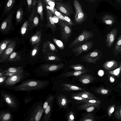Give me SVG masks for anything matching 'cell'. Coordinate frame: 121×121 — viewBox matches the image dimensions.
<instances>
[{"mask_svg":"<svg viewBox=\"0 0 121 121\" xmlns=\"http://www.w3.org/2000/svg\"><path fill=\"white\" fill-rule=\"evenodd\" d=\"M49 83L48 80L30 79L24 81L17 85L10 86L12 88L9 89L17 91H39L45 88Z\"/></svg>","mask_w":121,"mask_h":121,"instance_id":"6da1fadb","label":"cell"},{"mask_svg":"<svg viewBox=\"0 0 121 121\" xmlns=\"http://www.w3.org/2000/svg\"><path fill=\"white\" fill-rule=\"evenodd\" d=\"M43 103L42 101H40L34 104L28 112L25 120L26 121H40L44 112L43 108Z\"/></svg>","mask_w":121,"mask_h":121,"instance_id":"7a4b0ae2","label":"cell"},{"mask_svg":"<svg viewBox=\"0 0 121 121\" xmlns=\"http://www.w3.org/2000/svg\"><path fill=\"white\" fill-rule=\"evenodd\" d=\"M0 93L2 98L9 108L13 112H16L19 106V102L13 94L4 90Z\"/></svg>","mask_w":121,"mask_h":121,"instance_id":"3957f363","label":"cell"},{"mask_svg":"<svg viewBox=\"0 0 121 121\" xmlns=\"http://www.w3.org/2000/svg\"><path fill=\"white\" fill-rule=\"evenodd\" d=\"M94 35V34L92 32L84 30L70 43L69 48H72L75 47L89 40Z\"/></svg>","mask_w":121,"mask_h":121,"instance_id":"277c9868","label":"cell"},{"mask_svg":"<svg viewBox=\"0 0 121 121\" xmlns=\"http://www.w3.org/2000/svg\"><path fill=\"white\" fill-rule=\"evenodd\" d=\"M73 4L75 10L74 20L77 23L80 24L85 20V16L78 0H74Z\"/></svg>","mask_w":121,"mask_h":121,"instance_id":"5b68a950","label":"cell"},{"mask_svg":"<svg viewBox=\"0 0 121 121\" xmlns=\"http://www.w3.org/2000/svg\"><path fill=\"white\" fill-rule=\"evenodd\" d=\"M16 45L15 40H12L6 48L0 54V62H3L7 60L14 51Z\"/></svg>","mask_w":121,"mask_h":121,"instance_id":"8992f818","label":"cell"},{"mask_svg":"<svg viewBox=\"0 0 121 121\" xmlns=\"http://www.w3.org/2000/svg\"><path fill=\"white\" fill-rule=\"evenodd\" d=\"M24 73L8 77L4 83L6 87L12 86L25 78Z\"/></svg>","mask_w":121,"mask_h":121,"instance_id":"52a82bcc","label":"cell"},{"mask_svg":"<svg viewBox=\"0 0 121 121\" xmlns=\"http://www.w3.org/2000/svg\"><path fill=\"white\" fill-rule=\"evenodd\" d=\"M100 52L95 50L90 52L82 57L84 61L91 63H95L99 59L100 56Z\"/></svg>","mask_w":121,"mask_h":121,"instance_id":"ba28073f","label":"cell"},{"mask_svg":"<svg viewBox=\"0 0 121 121\" xmlns=\"http://www.w3.org/2000/svg\"><path fill=\"white\" fill-rule=\"evenodd\" d=\"M93 46V43L90 41L87 42L72 49V50L75 54V56H78L84 52L88 51Z\"/></svg>","mask_w":121,"mask_h":121,"instance_id":"9c48e42d","label":"cell"},{"mask_svg":"<svg viewBox=\"0 0 121 121\" xmlns=\"http://www.w3.org/2000/svg\"><path fill=\"white\" fill-rule=\"evenodd\" d=\"M59 24L60 26L63 38L65 39H68L72 33V30L69 25L66 22L61 20H60Z\"/></svg>","mask_w":121,"mask_h":121,"instance_id":"30bf717a","label":"cell"},{"mask_svg":"<svg viewBox=\"0 0 121 121\" xmlns=\"http://www.w3.org/2000/svg\"><path fill=\"white\" fill-rule=\"evenodd\" d=\"M12 15H9L2 22L0 27L1 33H7L11 29L12 26Z\"/></svg>","mask_w":121,"mask_h":121,"instance_id":"8fae6325","label":"cell"},{"mask_svg":"<svg viewBox=\"0 0 121 121\" xmlns=\"http://www.w3.org/2000/svg\"><path fill=\"white\" fill-rule=\"evenodd\" d=\"M56 7V9L66 15L69 16L73 13L71 8L67 4L60 2H57Z\"/></svg>","mask_w":121,"mask_h":121,"instance_id":"7c38bea8","label":"cell"},{"mask_svg":"<svg viewBox=\"0 0 121 121\" xmlns=\"http://www.w3.org/2000/svg\"><path fill=\"white\" fill-rule=\"evenodd\" d=\"M52 12L49 9H47L46 15L47 19V27L50 28L53 32H54L56 30V26L54 22Z\"/></svg>","mask_w":121,"mask_h":121,"instance_id":"4fadbf2b","label":"cell"},{"mask_svg":"<svg viewBox=\"0 0 121 121\" xmlns=\"http://www.w3.org/2000/svg\"><path fill=\"white\" fill-rule=\"evenodd\" d=\"M64 66V64L62 63L58 65L47 64L42 65L41 67L44 72H49L58 70L62 68Z\"/></svg>","mask_w":121,"mask_h":121,"instance_id":"5bb4252c","label":"cell"},{"mask_svg":"<svg viewBox=\"0 0 121 121\" xmlns=\"http://www.w3.org/2000/svg\"><path fill=\"white\" fill-rule=\"evenodd\" d=\"M9 108L8 109L0 111V121H11L13 115Z\"/></svg>","mask_w":121,"mask_h":121,"instance_id":"9a60e30c","label":"cell"},{"mask_svg":"<svg viewBox=\"0 0 121 121\" xmlns=\"http://www.w3.org/2000/svg\"><path fill=\"white\" fill-rule=\"evenodd\" d=\"M117 32V29L115 28L107 35L106 41L107 46L108 48H110L112 45L115 39Z\"/></svg>","mask_w":121,"mask_h":121,"instance_id":"2e32d148","label":"cell"},{"mask_svg":"<svg viewBox=\"0 0 121 121\" xmlns=\"http://www.w3.org/2000/svg\"><path fill=\"white\" fill-rule=\"evenodd\" d=\"M118 63L115 60H111L106 62L103 65V67L107 70L115 69L118 67Z\"/></svg>","mask_w":121,"mask_h":121,"instance_id":"e0dca14e","label":"cell"},{"mask_svg":"<svg viewBox=\"0 0 121 121\" xmlns=\"http://www.w3.org/2000/svg\"><path fill=\"white\" fill-rule=\"evenodd\" d=\"M42 33L40 31H37L30 39V41L32 45L39 43L41 41Z\"/></svg>","mask_w":121,"mask_h":121,"instance_id":"ac0fdd59","label":"cell"},{"mask_svg":"<svg viewBox=\"0 0 121 121\" xmlns=\"http://www.w3.org/2000/svg\"><path fill=\"white\" fill-rule=\"evenodd\" d=\"M53 101L51 102L48 106L45 109L44 114L43 117L44 121H48L50 119Z\"/></svg>","mask_w":121,"mask_h":121,"instance_id":"d6986e66","label":"cell"},{"mask_svg":"<svg viewBox=\"0 0 121 121\" xmlns=\"http://www.w3.org/2000/svg\"><path fill=\"white\" fill-rule=\"evenodd\" d=\"M102 22L105 24L111 26L115 20L114 17L111 15L108 14L104 15L102 18Z\"/></svg>","mask_w":121,"mask_h":121,"instance_id":"ffe728a7","label":"cell"},{"mask_svg":"<svg viewBox=\"0 0 121 121\" xmlns=\"http://www.w3.org/2000/svg\"><path fill=\"white\" fill-rule=\"evenodd\" d=\"M98 106L96 105L87 103L84 104L80 106L79 108L81 109L86 110L88 112L93 111L96 107Z\"/></svg>","mask_w":121,"mask_h":121,"instance_id":"44dd1931","label":"cell"},{"mask_svg":"<svg viewBox=\"0 0 121 121\" xmlns=\"http://www.w3.org/2000/svg\"><path fill=\"white\" fill-rule=\"evenodd\" d=\"M22 58L20 54L17 52H13L10 56L7 62H16L21 60Z\"/></svg>","mask_w":121,"mask_h":121,"instance_id":"7402d4cb","label":"cell"},{"mask_svg":"<svg viewBox=\"0 0 121 121\" xmlns=\"http://www.w3.org/2000/svg\"><path fill=\"white\" fill-rule=\"evenodd\" d=\"M74 95L79 96L88 99H96V97L92 94L88 92H83L77 93Z\"/></svg>","mask_w":121,"mask_h":121,"instance_id":"603a6c76","label":"cell"},{"mask_svg":"<svg viewBox=\"0 0 121 121\" xmlns=\"http://www.w3.org/2000/svg\"><path fill=\"white\" fill-rule=\"evenodd\" d=\"M44 59L47 61H59L60 60L59 57L54 53L48 52L45 55Z\"/></svg>","mask_w":121,"mask_h":121,"instance_id":"cb8c5ba5","label":"cell"},{"mask_svg":"<svg viewBox=\"0 0 121 121\" xmlns=\"http://www.w3.org/2000/svg\"><path fill=\"white\" fill-rule=\"evenodd\" d=\"M4 72H10L17 73H24V71L22 66H20L17 67H10L6 70H4Z\"/></svg>","mask_w":121,"mask_h":121,"instance_id":"d4e9b609","label":"cell"},{"mask_svg":"<svg viewBox=\"0 0 121 121\" xmlns=\"http://www.w3.org/2000/svg\"><path fill=\"white\" fill-rule=\"evenodd\" d=\"M37 2V12L40 16L41 20L43 21L44 20V18L43 16V8L42 1L41 0H39Z\"/></svg>","mask_w":121,"mask_h":121,"instance_id":"484cf974","label":"cell"},{"mask_svg":"<svg viewBox=\"0 0 121 121\" xmlns=\"http://www.w3.org/2000/svg\"><path fill=\"white\" fill-rule=\"evenodd\" d=\"M16 0H9L5 7L4 13L6 14L11 10Z\"/></svg>","mask_w":121,"mask_h":121,"instance_id":"4316f807","label":"cell"},{"mask_svg":"<svg viewBox=\"0 0 121 121\" xmlns=\"http://www.w3.org/2000/svg\"><path fill=\"white\" fill-rule=\"evenodd\" d=\"M62 86L65 90L69 91H77L82 90L81 88L76 86L69 84H64Z\"/></svg>","mask_w":121,"mask_h":121,"instance_id":"83f0119b","label":"cell"},{"mask_svg":"<svg viewBox=\"0 0 121 121\" xmlns=\"http://www.w3.org/2000/svg\"><path fill=\"white\" fill-rule=\"evenodd\" d=\"M80 80L82 83L87 84L91 82L93 79L92 76L88 74H85L82 76Z\"/></svg>","mask_w":121,"mask_h":121,"instance_id":"f1b7e54d","label":"cell"},{"mask_svg":"<svg viewBox=\"0 0 121 121\" xmlns=\"http://www.w3.org/2000/svg\"><path fill=\"white\" fill-rule=\"evenodd\" d=\"M114 51L117 55L121 54V35L119 37L114 47Z\"/></svg>","mask_w":121,"mask_h":121,"instance_id":"f546056e","label":"cell"},{"mask_svg":"<svg viewBox=\"0 0 121 121\" xmlns=\"http://www.w3.org/2000/svg\"><path fill=\"white\" fill-rule=\"evenodd\" d=\"M87 71L86 70L80 71L75 70L74 71L68 72L64 73V75L66 76H78L81 74L85 73L87 72Z\"/></svg>","mask_w":121,"mask_h":121,"instance_id":"4dcf8cb0","label":"cell"},{"mask_svg":"<svg viewBox=\"0 0 121 121\" xmlns=\"http://www.w3.org/2000/svg\"><path fill=\"white\" fill-rule=\"evenodd\" d=\"M12 40L10 39H6L2 41L0 44V54L6 48L8 45Z\"/></svg>","mask_w":121,"mask_h":121,"instance_id":"1f68e13d","label":"cell"},{"mask_svg":"<svg viewBox=\"0 0 121 121\" xmlns=\"http://www.w3.org/2000/svg\"><path fill=\"white\" fill-rule=\"evenodd\" d=\"M54 99V96L51 94L48 95L47 97L46 100L43 105V108L44 111L48 105Z\"/></svg>","mask_w":121,"mask_h":121,"instance_id":"d6a6232c","label":"cell"},{"mask_svg":"<svg viewBox=\"0 0 121 121\" xmlns=\"http://www.w3.org/2000/svg\"><path fill=\"white\" fill-rule=\"evenodd\" d=\"M23 16V11L22 8L20 7L17 12L16 18L17 23H19L22 20Z\"/></svg>","mask_w":121,"mask_h":121,"instance_id":"836d02e7","label":"cell"},{"mask_svg":"<svg viewBox=\"0 0 121 121\" xmlns=\"http://www.w3.org/2000/svg\"><path fill=\"white\" fill-rule=\"evenodd\" d=\"M81 102L94 104L98 106L99 105L100 103V101L99 100L93 99H88L81 101Z\"/></svg>","mask_w":121,"mask_h":121,"instance_id":"e575fe53","label":"cell"},{"mask_svg":"<svg viewBox=\"0 0 121 121\" xmlns=\"http://www.w3.org/2000/svg\"><path fill=\"white\" fill-rule=\"evenodd\" d=\"M29 25L28 21H25L23 24L21 29L20 33L21 35L23 36L25 34Z\"/></svg>","mask_w":121,"mask_h":121,"instance_id":"d590c367","label":"cell"},{"mask_svg":"<svg viewBox=\"0 0 121 121\" xmlns=\"http://www.w3.org/2000/svg\"><path fill=\"white\" fill-rule=\"evenodd\" d=\"M94 120L93 114H86L81 120L83 121H93Z\"/></svg>","mask_w":121,"mask_h":121,"instance_id":"8d00e7d4","label":"cell"},{"mask_svg":"<svg viewBox=\"0 0 121 121\" xmlns=\"http://www.w3.org/2000/svg\"><path fill=\"white\" fill-rule=\"evenodd\" d=\"M53 40L55 43L59 48L62 50L64 49V45L61 41L55 38H53Z\"/></svg>","mask_w":121,"mask_h":121,"instance_id":"74e56055","label":"cell"},{"mask_svg":"<svg viewBox=\"0 0 121 121\" xmlns=\"http://www.w3.org/2000/svg\"><path fill=\"white\" fill-rule=\"evenodd\" d=\"M70 67L75 70L80 71L85 70L84 67L82 65L80 64H76L71 65Z\"/></svg>","mask_w":121,"mask_h":121,"instance_id":"f35d334b","label":"cell"},{"mask_svg":"<svg viewBox=\"0 0 121 121\" xmlns=\"http://www.w3.org/2000/svg\"><path fill=\"white\" fill-rule=\"evenodd\" d=\"M121 71V63L120 62L119 67L116 69L109 72V73L110 74L117 76Z\"/></svg>","mask_w":121,"mask_h":121,"instance_id":"ab89813d","label":"cell"},{"mask_svg":"<svg viewBox=\"0 0 121 121\" xmlns=\"http://www.w3.org/2000/svg\"><path fill=\"white\" fill-rule=\"evenodd\" d=\"M39 43L35 45L31 52V55L32 56H35L37 53L39 47Z\"/></svg>","mask_w":121,"mask_h":121,"instance_id":"60d3db41","label":"cell"},{"mask_svg":"<svg viewBox=\"0 0 121 121\" xmlns=\"http://www.w3.org/2000/svg\"><path fill=\"white\" fill-rule=\"evenodd\" d=\"M59 104L60 106L62 107H65L67 104V99L65 97L63 96L60 99Z\"/></svg>","mask_w":121,"mask_h":121,"instance_id":"b9f144b4","label":"cell"},{"mask_svg":"<svg viewBox=\"0 0 121 121\" xmlns=\"http://www.w3.org/2000/svg\"><path fill=\"white\" fill-rule=\"evenodd\" d=\"M27 0L28 4V10L35 6L36 2L35 0Z\"/></svg>","mask_w":121,"mask_h":121,"instance_id":"7bdbcfd3","label":"cell"},{"mask_svg":"<svg viewBox=\"0 0 121 121\" xmlns=\"http://www.w3.org/2000/svg\"><path fill=\"white\" fill-rule=\"evenodd\" d=\"M48 41L50 47V50L53 52H58V51L54 45L49 40H48Z\"/></svg>","mask_w":121,"mask_h":121,"instance_id":"ee69618b","label":"cell"},{"mask_svg":"<svg viewBox=\"0 0 121 121\" xmlns=\"http://www.w3.org/2000/svg\"><path fill=\"white\" fill-rule=\"evenodd\" d=\"M32 22L33 27L36 26L38 25L39 23V19L37 16L34 17Z\"/></svg>","mask_w":121,"mask_h":121,"instance_id":"f6af8a7d","label":"cell"},{"mask_svg":"<svg viewBox=\"0 0 121 121\" xmlns=\"http://www.w3.org/2000/svg\"><path fill=\"white\" fill-rule=\"evenodd\" d=\"M65 22L69 25H73V23L70 18L67 16H65L64 17Z\"/></svg>","mask_w":121,"mask_h":121,"instance_id":"bcb514c9","label":"cell"},{"mask_svg":"<svg viewBox=\"0 0 121 121\" xmlns=\"http://www.w3.org/2000/svg\"><path fill=\"white\" fill-rule=\"evenodd\" d=\"M115 115L117 118L121 119V108L118 110L115 113Z\"/></svg>","mask_w":121,"mask_h":121,"instance_id":"7dc6e473","label":"cell"},{"mask_svg":"<svg viewBox=\"0 0 121 121\" xmlns=\"http://www.w3.org/2000/svg\"><path fill=\"white\" fill-rule=\"evenodd\" d=\"M73 99L78 100L82 101L83 100L88 99L84 98L80 96L74 95L72 97Z\"/></svg>","mask_w":121,"mask_h":121,"instance_id":"c3c4849f","label":"cell"},{"mask_svg":"<svg viewBox=\"0 0 121 121\" xmlns=\"http://www.w3.org/2000/svg\"><path fill=\"white\" fill-rule=\"evenodd\" d=\"M46 4L50 6L54 7L55 5V3L51 0H44Z\"/></svg>","mask_w":121,"mask_h":121,"instance_id":"681fc988","label":"cell"},{"mask_svg":"<svg viewBox=\"0 0 121 121\" xmlns=\"http://www.w3.org/2000/svg\"><path fill=\"white\" fill-rule=\"evenodd\" d=\"M34 8H33L32 10L31 14L29 17L28 21L29 22H32L34 17Z\"/></svg>","mask_w":121,"mask_h":121,"instance_id":"f907efd6","label":"cell"},{"mask_svg":"<svg viewBox=\"0 0 121 121\" xmlns=\"http://www.w3.org/2000/svg\"><path fill=\"white\" fill-rule=\"evenodd\" d=\"M46 8L47 9L50 10L52 13H53L55 15V12L57 10L54 7H52L47 5Z\"/></svg>","mask_w":121,"mask_h":121,"instance_id":"816d5d0a","label":"cell"},{"mask_svg":"<svg viewBox=\"0 0 121 121\" xmlns=\"http://www.w3.org/2000/svg\"><path fill=\"white\" fill-rule=\"evenodd\" d=\"M8 77L5 76L0 77V86L4 84Z\"/></svg>","mask_w":121,"mask_h":121,"instance_id":"f5cc1de1","label":"cell"},{"mask_svg":"<svg viewBox=\"0 0 121 121\" xmlns=\"http://www.w3.org/2000/svg\"><path fill=\"white\" fill-rule=\"evenodd\" d=\"M21 73H17L12 72H8L5 73L4 76L8 77H10L12 76Z\"/></svg>","mask_w":121,"mask_h":121,"instance_id":"db71d44e","label":"cell"},{"mask_svg":"<svg viewBox=\"0 0 121 121\" xmlns=\"http://www.w3.org/2000/svg\"><path fill=\"white\" fill-rule=\"evenodd\" d=\"M99 92L102 94H107L108 92V91L106 89H101L100 90H99Z\"/></svg>","mask_w":121,"mask_h":121,"instance_id":"11a10c76","label":"cell"},{"mask_svg":"<svg viewBox=\"0 0 121 121\" xmlns=\"http://www.w3.org/2000/svg\"><path fill=\"white\" fill-rule=\"evenodd\" d=\"M5 73L4 71L2 69H1L0 70V77L4 76Z\"/></svg>","mask_w":121,"mask_h":121,"instance_id":"9f6ffc18","label":"cell"},{"mask_svg":"<svg viewBox=\"0 0 121 121\" xmlns=\"http://www.w3.org/2000/svg\"><path fill=\"white\" fill-rule=\"evenodd\" d=\"M114 110V108L113 107H111V108L110 109V110L109 111V116L111 115V114L113 112Z\"/></svg>","mask_w":121,"mask_h":121,"instance_id":"6f0895ef","label":"cell"},{"mask_svg":"<svg viewBox=\"0 0 121 121\" xmlns=\"http://www.w3.org/2000/svg\"><path fill=\"white\" fill-rule=\"evenodd\" d=\"M104 72L102 70H99L98 72V74L100 76H102L104 75Z\"/></svg>","mask_w":121,"mask_h":121,"instance_id":"680465c9","label":"cell"},{"mask_svg":"<svg viewBox=\"0 0 121 121\" xmlns=\"http://www.w3.org/2000/svg\"><path fill=\"white\" fill-rule=\"evenodd\" d=\"M69 119L70 121H73L74 119V117L72 114H70L69 116Z\"/></svg>","mask_w":121,"mask_h":121,"instance_id":"91938a15","label":"cell"},{"mask_svg":"<svg viewBox=\"0 0 121 121\" xmlns=\"http://www.w3.org/2000/svg\"><path fill=\"white\" fill-rule=\"evenodd\" d=\"M110 80L111 82H114V79L112 77H111L110 78Z\"/></svg>","mask_w":121,"mask_h":121,"instance_id":"94428289","label":"cell"},{"mask_svg":"<svg viewBox=\"0 0 121 121\" xmlns=\"http://www.w3.org/2000/svg\"><path fill=\"white\" fill-rule=\"evenodd\" d=\"M116 1L118 3H120L121 2V0H116Z\"/></svg>","mask_w":121,"mask_h":121,"instance_id":"6125c7cd","label":"cell"},{"mask_svg":"<svg viewBox=\"0 0 121 121\" xmlns=\"http://www.w3.org/2000/svg\"><path fill=\"white\" fill-rule=\"evenodd\" d=\"M56 0V1L57 2V1H60L61 0Z\"/></svg>","mask_w":121,"mask_h":121,"instance_id":"be15d7a7","label":"cell"},{"mask_svg":"<svg viewBox=\"0 0 121 121\" xmlns=\"http://www.w3.org/2000/svg\"><path fill=\"white\" fill-rule=\"evenodd\" d=\"M119 86L121 88V82L119 85Z\"/></svg>","mask_w":121,"mask_h":121,"instance_id":"e7e4bbea","label":"cell"},{"mask_svg":"<svg viewBox=\"0 0 121 121\" xmlns=\"http://www.w3.org/2000/svg\"><path fill=\"white\" fill-rule=\"evenodd\" d=\"M52 0V1H53L55 3V0Z\"/></svg>","mask_w":121,"mask_h":121,"instance_id":"03108f58","label":"cell"},{"mask_svg":"<svg viewBox=\"0 0 121 121\" xmlns=\"http://www.w3.org/2000/svg\"><path fill=\"white\" fill-rule=\"evenodd\" d=\"M88 0L89 1H93L94 0Z\"/></svg>","mask_w":121,"mask_h":121,"instance_id":"003e7915","label":"cell"}]
</instances>
